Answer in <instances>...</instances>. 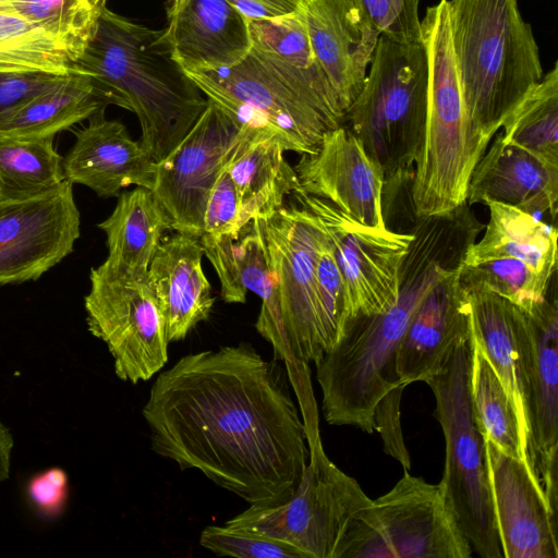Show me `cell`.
Instances as JSON below:
<instances>
[{"label": "cell", "mask_w": 558, "mask_h": 558, "mask_svg": "<svg viewBox=\"0 0 558 558\" xmlns=\"http://www.w3.org/2000/svg\"><path fill=\"white\" fill-rule=\"evenodd\" d=\"M294 170L306 194L326 199L365 227L387 229L384 172L344 125L326 131L316 150L301 155Z\"/></svg>", "instance_id": "17"}, {"label": "cell", "mask_w": 558, "mask_h": 558, "mask_svg": "<svg viewBox=\"0 0 558 558\" xmlns=\"http://www.w3.org/2000/svg\"><path fill=\"white\" fill-rule=\"evenodd\" d=\"M72 185L0 201V286L36 280L73 251L81 220Z\"/></svg>", "instance_id": "16"}, {"label": "cell", "mask_w": 558, "mask_h": 558, "mask_svg": "<svg viewBox=\"0 0 558 558\" xmlns=\"http://www.w3.org/2000/svg\"><path fill=\"white\" fill-rule=\"evenodd\" d=\"M199 238L175 232L161 240L147 270L169 342L183 340L206 320L215 298L202 267Z\"/></svg>", "instance_id": "24"}, {"label": "cell", "mask_w": 558, "mask_h": 558, "mask_svg": "<svg viewBox=\"0 0 558 558\" xmlns=\"http://www.w3.org/2000/svg\"><path fill=\"white\" fill-rule=\"evenodd\" d=\"M427 90L428 63L422 43L402 44L379 36L345 122L381 168L384 187L393 191L412 182L424 142Z\"/></svg>", "instance_id": "7"}, {"label": "cell", "mask_w": 558, "mask_h": 558, "mask_svg": "<svg viewBox=\"0 0 558 558\" xmlns=\"http://www.w3.org/2000/svg\"><path fill=\"white\" fill-rule=\"evenodd\" d=\"M558 167L507 142L501 134L484 153L470 177L466 203L497 202L538 217L557 215Z\"/></svg>", "instance_id": "23"}, {"label": "cell", "mask_w": 558, "mask_h": 558, "mask_svg": "<svg viewBox=\"0 0 558 558\" xmlns=\"http://www.w3.org/2000/svg\"><path fill=\"white\" fill-rule=\"evenodd\" d=\"M315 282L322 337L327 353L343 337L349 324L343 281L328 236L317 251Z\"/></svg>", "instance_id": "38"}, {"label": "cell", "mask_w": 558, "mask_h": 558, "mask_svg": "<svg viewBox=\"0 0 558 558\" xmlns=\"http://www.w3.org/2000/svg\"><path fill=\"white\" fill-rule=\"evenodd\" d=\"M472 550L440 484L404 470L356 513L336 558H469Z\"/></svg>", "instance_id": "9"}, {"label": "cell", "mask_w": 558, "mask_h": 558, "mask_svg": "<svg viewBox=\"0 0 558 558\" xmlns=\"http://www.w3.org/2000/svg\"><path fill=\"white\" fill-rule=\"evenodd\" d=\"M246 20L286 16L301 10L304 0H228Z\"/></svg>", "instance_id": "45"}, {"label": "cell", "mask_w": 558, "mask_h": 558, "mask_svg": "<svg viewBox=\"0 0 558 558\" xmlns=\"http://www.w3.org/2000/svg\"><path fill=\"white\" fill-rule=\"evenodd\" d=\"M500 133L512 144L558 167V63L505 120Z\"/></svg>", "instance_id": "32"}, {"label": "cell", "mask_w": 558, "mask_h": 558, "mask_svg": "<svg viewBox=\"0 0 558 558\" xmlns=\"http://www.w3.org/2000/svg\"><path fill=\"white\" fill-rule=\"evenodd\" d=\"M107 236L105 262L119 269L147 275L170 219L149 189L137 186L119 195L111 215L98 225Z\"/></svg>", "instance_id": "29"}, {"label": "cell", "mask_w": 558, "mask_h": 558, "mask_svg": "<svg viewBox=\"0 0 558 558\" xmlns=\"http://www.w3.org/2000/svg\"><path fill=\"white\" fill-rule=\"evenodd\" d=\"M63 170L72 184L85 185L100 197H113L130 185L151 190L156 162L121 122L106 120L105 112H99L76 133L63 158Z\"/></svg>", "instance_id": "22"}, {"label": "cell", "mask_w": 558, "mask_h": 558, "mask_svg": "<svg viewBox=\"0 0 558 558\" xmlns=\"http://www.w3.org/2000/svg\"><path fill=\"white\" fill-rule=\"evenodd\" d=\"M13 445L14 440L10 429L0 422V482L10 477Z\"/></svg>", "instance_id": "46"}, {"label": "cell", "mask_w": 558, "mask_h": 558, "mask_svg": "<svg viewBox=\"0 0 558 558\" xmlns=\"http://www.w3.org/2000/svg\"><path fill=\"white\" fill-rule=\"evenodd\" d=\"M109 101L88 74L72 69L53 87L0 118V137L44 138L105 112Z\"/></svg>", "instance_id": "28"}, {"label": "cell", "mask_w": 558, "mask_h": 558, "mask_svg": "<svg viewBox=\"0 0 558 558\" xmlns=\"http://www.w3.org/2000/svg\"><path fill=\"white\" fill-rule=\"evenodd\" d=\"M485 448L502 557L558 558L557 512L530 464L487 440Z\"/></svg>", "instance_id": "18"}, {"label": "cell", "mask_w": 558, "mask_h": 558, "mask_svg": "<svg viewBox=\"0 0 558 558\" xmlns=\"http://www.w3.org/2000/svg\"><path fill=\"white\" fill-rule=\"evenodd\" d=\"M238 279L243 290L252 291L262 301L255 327L268 341L274 354L281 341V311L278 282L270 264L262 220L253 219L241 230L234 242Z\"/></svg>", "instance_id": "34"}, {"label": "cell", "mask_w": 558, "mask_h": 558, "mask_svg": "<svg viewBox=\"0 0 558 558\" xmlns=\"http://www.w3.org/2000/svg\"><path fill=\"white\" fill-rule=\"evenodd\" d=\"M461 282L470 306L471 336L505 387L526 444L527 428L515 336L517 305L484 286Z\"/></svg>", "instance_id": "27"}, {"label": "cell", "mask_w": 558, "mask_h": 558, "mask_svg": "<svg viewBox=\"0 0 558 558\" xmlns=\"http://www.w3.org/2000/svg\"><path fill=\"white\" fill-rule=\"evenodd\" d=\"M71 68L88 74L110 105L137 116L140 143L156 163L207 106V97L174 60L165 29L148 28L107 8Z\"/></svg>", "instance_id": "3"}, {"label": "cell", "mask_w": 558, "mask_h": 558, "mask_svg": "<svg viewBox=\"0 0 558 558\" xmlns=\"http://www.w3.org/2000/svg\"><path fill=\"white\" fill-rule=\"evenodd\" d=\"M24 498L33 514L51 523L65 512L70 500V478L60 466H51L33 473L24 484Z\"/></svg>", "instance_id": "41"}, {"label": "cell", "mask_w": 558, "mask_h": 558, "mask_svg": "<svg viewBox=\"0 0 558 558\" xmlns=\"http://www.w3.org/2000/svg\"><path fill=\"white\" fill-rule=\"evenodd\" d=\"M107 0H0L13 14L53 37L75 61L95 35ZM71 62V63H72Z\"/></svg>", "instance_id": "33"}, {"label": "cell", "mask_w": 558, "mask_h": 558, "mask_svg": "<svg viewBox=\"0 0 558 558\" xmlns=\"http://www.w3.org/2000/svg\"><path fill=\"white\" fill-rule=\"evenodd\" d=\"M404 385L389 390L376 404L373 413L374 430L380 434L385 453L398 460L405 471L411 469V459L405 447L401 427V397Z\"/></svg>", "instance_id": "43"}, {"label": "cell", "mask_w": 558, "mask_h": 558, "mask_svg": "<svg viewBox=\"0 0 558 558\" xmlns=\"http://www.w3.org/2000/svg\"><path fill=\"white\" fill-rule=\"evenodd\" d=\"M380 36L402 44L420 43V0H356Z\"/></svg>", "instance_id": "40"}, {"label": "cell", "mask_w": 558, "mask_h": 558, "mask_svg": "<svg viewBox=\"0 0 558 558\" xmlns=\"http://www.w3.org/2000/svg\"><path fill=\"white\" fill-rule=\"evenodd\" d=\"M448 7L468 121L487 148L509 114L542 81L539 50L518 0H448Z\"/></svg>", "instance_id": "4"}, {"label": "cell", "mask_w": 558, "mask_h": 558, "mask_svg": "<svg viewBox=\"0 0 558 558\" xmlns=\"http://www.w3.org/2000/svg\"><path fill=\"white\" fill-rule=\"evenodd\" d=\"M461 267L441 278L413 312L396 359L400 384L426 383L470 340V306Z\"/></svg>", "instance_id": "20"}, {"label": "cell", "mask_w": 558, "mask_h": 558, "mask_svg": "<svg viewBox=\"0 0 558 558\" xmlns=\"http://www.w3.org/2000/svg\"><path fill=\"white\" fill-rule=\"evenodd\" d=\"M412 233L397 303L385 313L349 322L340 341L314 363L324 417L330 425L374 432L376 404L402 385L396 359L413 312L441 278L462 266L463 248L441 227L420 223Z\"/></svg>", "instance_id": "2"}, {"label": "cell", "mask_w": 558, "mask_h": 558, "mask_svg": "<svg viewBox=\"0 0 558 558\" xmlns=\"http://www.w3.org/2000/svg\"><path fill=\"white\" fill-rule=\"evenodd\" d=\"M301 12L313 54L348 112L380 35L356 0H304Z\"/></svg>", "instance_id": "19"}, {"label": "cell", "mask_w": 558, "mask_h": 558, "mask_svg": "<svg viewBox=\"0 0 558 558\" xmlns=\"http://www.w3.org/2000/svg\"><path fill=\"white\" fill-rule=\"evenodd\" d=\"M420 40L428 63L427 114L411 198L417 218L446 214L466 203L472 171L487 150L473 135L456 70L448 0L428 7Z\"/></svg>", "instance_id": "6"}, {"label": "cell", "mask_w": 558, "mask_h": 558, "mask_svg": "<svg viewBox=\"0 0 558 558\" xmlns=\"http://www.w3.org/2000/svg\"><path fill=\"white\" fill-rule=\"evenodd\" d=\"M281 311V341L275 360L315 363L326 351L318 312L315 262L327 236L319 218L298 205L262 220Z\"/></svg>", "instance_id": "12"}, {"label": "cell", "mask_w": 558, "mask_h": 558, "mask_svg": "<svg viewBox=\"0 0 558 558\" xmlns=\"http://www.w3.org/2000/svg\"><path fill=\"white\" fill-rule=\"evenodd\" d=\"M248 33L252 49L267 58L299 69L319 65L301 10L286 16L248 21Z\"/></svg>", "instance_id": "37"}, {"label": "cell", "mask_w": 558, "mask_h": 558, "mask_svg": "<svg viewBox=\"0 0 558 558\" xmlns=\"http://www.w3.org/2000/svg\"><path fill=\"white\" fill-rule=\"evenodd\" d=\"M284 151L281 137L270 129L238 130L223 168L239 196L241 229L253 219H268L300 187Z\"/></svg>", "instance_id": "25"}, {"label": "cell", "mask_w": 558, "mask_h": 558, "mask_svg": "<svg viewBox=\"0 0 558 558\" xmlns=\"http://www.w3.org/2000/svg\"><path fill=\"white\" fill-rule=\"evenodd\" d=\"M461 280L478 283L524 311L544 300L550 280L543 278L518 259L500 258L475 265H462Z\"/></svg>", "instance_id": "36"}, {"label": "cell", "mask_w": 558, "mask_h": 558, "mask_svg": "<svg viewBox=\"0 0 558 558\" xmlns=\"http://www.w3.org/2000/svg\"><path fill=\"white\" fill-rule=\"evenodd\" d=\"M292 196L325 228L343 281L349 322L389 311L398 300L400 268L413 233L365 227L300 187Z\"/></svg>", "instance_id": "14"}, {"label": "cell", "mask_w": 558, "mask_h": 558, "mask_svg": "<svg viewBox=\"0 0 558 558\" xmlns=\"http://www.w3.org/2000/svg\"><path fill=\"white\" fill-rule=\"evenodd\" d=\"M167 16L166 38L186 73L232 66L251 51L248 22L228 0H170Z\"/></svg>", "instance_id": "21"}, {"label": "cell", "mask_w": 558, "mask_h": 558, "mask_svg": "<svg viewBox=\"0 0 558 558\" xmlns=\"http://www.w3.org/2000/svg\"><path fill=\"white\" fill-rule=\"evenodd\" d=\"M471 344L470 396L476 425L485 440L504 453L529 463L515 409L472 336Z\"/></svg>", "instance_id": "30"}, {"label": "cell", "mask_w": 558, "mask_h": 558, "mask_svg": "<svg viewBox=\"0 0 558 558\" xmlns=\"http://www.w3.org/2000/svg\"><path fill=\"white\" fill-rule=\"evenodd\" d=\"M187 75L238 130L270 129L300 155L314 153L326 131L345 122L347 110L319 65L299 69L251 48L232 66Z\"/></svg>", "instance_id": "5"}, {"label": "cell", "mask_w": 558, "mask_h": 558, "mask_svg": "<svg viewBox=\"0 0 558 558\" xmlns=\"http://www.w3.org/2000/svg\"><path fill=\"white\" fill-rule=\"evenodd\" d=\"M89 278L84 301L89 332L106 343L118 378L132 384L148 380L166 365L169 341L147 275L104 262Z\"/></svg>", "instance_id": "11"}, {"label": "cell", "mask_w": 558, "mask_h": 558, "mask_svg": "<svg viewBox=\"0 0 558 558\" xmlns=\"http://www.w3.org/2000/svg\"><path fill=\"white\" fill-rule=\"evenodd\" d=\"M199 544L219 557L306 558L301 550L284 542L227 525L206 526L201 533Z\"/></svg>", "instance_id": "39"}, {"label": "cell", "mask_w": 558, "mask_h": 558, "mask_svg": "<svg viewBox=\"0 0 558 558\" xmlns=\"http://www.w3.org/2000/svg\"><path fill=\"white\" fill-rule=\"evenodd\" d=\"M557 275L543 301L517 306L515 336L526 418V452L550 508L558 505V299Z\"/></svg>", "instance_id": "13"}, {"label": "cell", "mask_w": 558, "mask_h": 558, "mask_svg": "<svg viewBox=\"0 0 558 558\" xmlns=\"http://www.w3.org/2000/svg\"><path fill=\"white\" fill-rule=\"evenodd\" d=\"M471 337L426 383L446 442L441 481L463 535L482 558L502 557L492 500L485 440L471 403Z\"/></svg>", "instance_id": "8"}, {"label": "cell", "mask_w": 558, "mask_h": 558, "mask_svg": "<svg viewBox=\"0 0 558 558\" xmlns=\"http://www.w3.org/2000/svg\"><path fill=\"white\" fill-rule=\"evenodd\" d=\"M64 180L63 158L53 137H0V201L34 197Z\"/></svg>", "instance_id": "31"}, {"label": "cell", "mask_w": 558, "mask_h": 558, "mask_svg": "<svg viewBox=\"0 0 558 558\" xmlns=\"http://www.w3.org/2000/svg\"><path fill=\"white\" fill-rule=\"evenodd\" d=\"M238 133L210 99L183 140L156 163L151 192L175 232L199 238L210 192Z\"/></svg>", "instance_id": "15"}, {"label": "cell", "mask_w": 558, "mask_h": 558, "mask_svg": "<svg viewBox=\"0 0 558 558\" xmlns=\"http://www.w3.org/2000/svg\"><path fill=\"white\" fill-rule=\"evenodd\" d=\"M489 221L483 236L466 250L462 265L518 259L549 280L557 271V230L517 207L486 202Z\"/></svg>", "instance_id": "26"}, {"label": "cell", "mask_w": 558, "mask_h": 558, "mask_svg": "<svg viewBox=\"0 0 558 558\" xmlns=\"http://www.w3.org/2000/svg\"><path fill=\"white\" fill-rule=\"evenodd\" d=\"M288 371L247 342L182 356L155 379L143 416L155 453L253 506L298 487L310 437Z\"/></svg>", "instance_id": "1"}, {"label": "cell", "mask_w": 558, "mask_h": 558, "mask_svg": "<svg viewBox=\"0 0 558 558\" xmlns=\"http://www.w3.org/2000/svg\"><path fill=\"white\" fill-rule=\"evenodd\" d=\"M66 50L40 27L20 16L0 12V72L71 71Z\"/></svg>", "instance_id": "35"}, {"label": "cell", "mask_w": 558, "mask_h": 558, "mask_svg": "<svg viewBox=\"0 0 558 558\" xmlns=\"http://www.w3.org/2000/svg\"><path fill=\"white\" fill-rule=\"evenodd\" d=\"M69 73L59 74L47 71L0 72V118L59 84Z\"/></svg>", "instance_id": "44"}, {"label": "cell", "mask_w": 558, "mask_h": 558, "mask_svg": "<svg viewBox=\"0 0 558 558\" xmlns=\"http://www.w3.org/2000/svg\"><path fill=\"white\" fill-rule=\"evenodd\" d=\"M372 499L326 456L318 436L296 489L276 505L253 506L225 525L284 542L306 558H336L356 513Z\"/></svg>", "instance_id": "10"}, {"label": "cell", "mask_w": 558, "mask_h": 558, "mask_svg": "<svg viewBox=\"0 0 558 558\" xmlns=\"http://www.w3.org/2000/svg\"><path fill=\"white\" fill-rule=\"evenodd\" d=\"M240 230L239 196L229 173L222 168L207 201L202 234L238 239Z\"/></svg>", "instance_id": "42"}]
</instances>
